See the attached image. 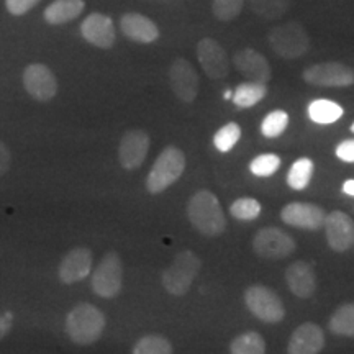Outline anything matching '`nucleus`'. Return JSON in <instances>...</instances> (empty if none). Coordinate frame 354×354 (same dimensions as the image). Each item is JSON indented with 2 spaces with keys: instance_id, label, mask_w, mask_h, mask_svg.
<instances>
[{
  "instance_id": "6e6552de",
  "label": "nucleus",
  "mask_w": 354,
  "mask_h": 354,
  "mask_svg": "<svg viewBox=\"0 0 354 354\" xmlns=\"http://www.w3.org/2000/svg\"><path fill=\"white\" fill-rule=\"evenodd\" d=\"M295 240L276 227L261 228L253 238V250L259 258L284 259L295 251Z\"/></svg>"
},
{
  "instance_id": "4be33fe9",
  "label": "nucleus",
  "mask_w": 354,
  "mask_h": 354,
  "mask_svg": "<svg viewBox=\"0 0 354 354\" xmlns=\"http://www.w3.org/2000/svg\"><path fill=\"white\" fill-rule=\"evenodd\" d=\"M86 2L84 0H55L44 8V20L50 25H63L81 15Z\"/></svg>"
},
{
  "instance_id": "2eb2a0df",
  "label": "nucleus",
  "mask_w": 354,
  "mask_h": 354,
  "mask_svg": "<svg viewBox=\"0 0 354 354\" xmlns=\"http://www.w3.org/2000/svg\"><path fill=\"white\" fill-rule=\"evenodd\" d=\"M325 230L328 245L336 253H344L354 245V223L344 212L335 210L326 215Z\"/></svg>"
},
{
  "instance_id": "5701e85b",
  "label": "nucleus",
  "mask_w": 354,
  "mask_h": 354,
  "mask_svg": "<svg viewBox=\"0 0 354 354\" xmlns=\"http://www.w3.org/2000/svg\"><path fill=\"white\" fill-rule=\"evenodd\" d=\"M266 92H268L266 84L248 81V82L240 84V86L236 87V91L233 92L232 99L236 107L250 109V107H254L256 104H259V102L264 99Z\"/></svg>"
},
{
  "instance_id": "f257e3e1",
  "label": "nucleus",
  "mask_w": 354,
  "mask_h": 354,
  "mask_svg": "<svg viewBox=\"0 0 354 354\" xmlns=\"http://www.w3.org/2000/svg\"><path fill=\"white\" fill-rule=\"evenodd\" d=\"M187 216L190 225L203 236H220L227 228V218L221 210L218 198L210 190H198L189 198Z\"/></svg>"
},
{
  "instance_id": "c9c22d12",
  "label": "nucleus",
  "mask_w": 354,
  "mask_h": 354,
  "mask_svg": "<svg viewBox=\"0 0 354 354\" xmlns=\"http://www.w3.org/2000/svg\"><path fill=\"white\" fill-rule=\"evenodd\" d=\"M336 156L344 162H354V140H344L336 148Z\"/></svg>"
},
{
  "instance_id": "f8f14e48",
  "label": "nucleus",
  "mask_w": 354,
  "mask_h": 354,
  "mask_svg": "<svg viewBox=\"0 0 354 354\" xmlns=\"http://www.w3.org/2000/svg\"><path fill=\"white\" fill-rule=\"evenodd\" d=\"M149 135L145 130H130L122 136L120 146H118V159L123 169L133 171L138 169L148 156Z\"/></svg>"
},
{
  "instance_id": "72a5a7b5",
  "label": "nucleus",
  "mask_w": 354,
  "mask_h": 354,
  "mask_svg": "<svg viewBox=\"0 0 354 354\" xmlns=\"http://www.w3.org/2000/svg\"><path fill=\"white\" fill-rule=\"evenodd\" d=\"M281 167V158L276 156V154L268 153V154H261V156L254 158L251 161L250 169L254 176L258 177H269L272 174H276Z\"/></svg>"
},
{
  "instance_id": "9d476101",
  "label": "nucleus",
  "mask_w": 354,
  "mask_h": 354,
  "mask_svg": "<svg viewBox=\"0 0 354 354\" xmlns=\"http://www.w3.org/2000/svg\"><path fill=\"white\" fill-rule=\"evenodd\" d=\"M281 220L289 227L317 232L325 227L326 212L317 203L292 202L281 210Z\"/></svg>"
},
{
  "instance_id": "393cba45",
  "label": "nucleus",
  "mask_w": 354,
  "mask_h": 354,
  "mask_svg": "<svg viewBox=\"0 0 354 354\" xmlns=\"http://www.w3.org/2000/svg\"><path fill=\"white\" fill-rule=\"evenodd\" d=\"M330 330L335 335L354 338V302L343 304L330 318Z\"/></svg>"
},
{
  "instance_id": "1a4fd4ad",
  "label": "nucleus",
  "mask_w": 354,
  "mask_h": 354,
  "mask_svg": "<svg viewBox=\"0 0 354 354\" xmlns=\"http://www.w3.org/2000/svg\"><path fill=\"white\" fill-rule=\"evenodd\" d=\"M304 79L318 87H349L354 84V69L342 63H320L305 68Z\"/></svg>"
},
{
  "instance_id": "dca6fc26",
  "label": "nucleus",
  "mask_w": 354,
  "mask_h": 354,
  "mask_svg": "<svg viewBox=\"0 0 354 354\" xmlns=\"http://www.w3.org/2000/svg\"><path fill=\"white\" fill-rule=\"evenodd\" d=\"M92 253L88 248L77 246L73 248L68 254L61 261L59 269H57V276L63 284H76V282L86 279L91 274L92 269Z\"/></svg>"
},
{
  "instance_id": "f03ea898",
  "label": "nucleus",
  "mask_w": 354,
  "mask_h": 354,
  "mask_svg": "<svg viewBox=\"0 0 354 354\" xmlns=\"http://www.w3.org/2000/svg\"><path fill=\"white\" fill-rule=\"evenodd\" d=\"M105 328V317L91 304H79L66 318V331L71 342L79 346H91L99 342Z\"/></svg>"
},
{
  "instance_id": "ea45409f",
  "label": "nucleus",
  "mask_w": 354,
  "mask_h": 354,
  "mask_svg": "<svg viewBox=\"0 0 354 354\" xmlns=\"http://www.w3.org/2000/svg\"><path fill=\"white\" fill-rule=\"evenodd\" d=\"M223 97H225V99H227V100H228V99H232V97H233V92H232V91H227V92H225V95H223Z\"/></svg>"
},
{
  "instance_id": "cd10ccee",
  "label": "nucleus",
  "mask_w": 354,
  "mask_h": 354,
  "mask_svg": "<svg viewBox=\"0 0 354 354\" xmlns=\"http://www.w3.org/2000/svg\"><path fill=\"white\" fill-rule=\"evenodd\" d=\"M172 351L171 342L161 335H146L133 346V354H171Z\"/></svg>"
},
{
  "instance_id": "58836bf2",
  "label": "nucleus",
  "mask_w": 354,
  "mask_h": 354,
  "mask_svg": "<svg viewBox=\"0 0 354 354\" xmlns=\"http://www.w3.org/2000/svg\"><path fill=\"white\" fill-rule=\"evenodd\" d=\"M343 190L348 194V196L354 197V179H349L343 184Z\"/></svg>"
},
{
  "instance_id": "bb28decb",
  "label": "nucleus",
  "mask_w": 354,
  "mask_h": 354,
  "mask_svg": "<svg viewBox=\"0 0 354 354\" xmlns=\"http://www.w3.org/2000/svg\"><path fill=\"white\" fill-rule=\"evenodd\" d=\"M313 174V161L308 158H300L287 172V184L294 190H304L310 184Z\"/></svg>"
},
{
  "instance_id": "a878e982",
  "label": "nucleus",
  "mask_w": 354,
  "mask_h": 354,
  "mask_svg": "<svg viewBox=\"0 0 354 354\" xmlns=\"http://www.w3.org/2000/svg\"><path fill=\"white\" fill-rule=\"evenodd\" d=\"M230 351L233 354H264L266 342L258 331H246L233 339L230 344Z\"/></svg>"
},
{
  "instance_id": "e433bc0d",
  "label": "nucleus",
  "mask_w": 354,
  "mask_h": 354,
  "mask_svg": "<svg viewBox=\"0 0 354 354\" xmlns=\"http://www.w3.org/2000/svg\"><path fill=\"white\" fill-rule=\"evenodd\" d=\"M10 162H12L10 149H8L7 146L0 141V176H3L8 171Z\"/></svg>"
},
{
  "instance_id": "9b49d317",
  "label": "nucleus",
  "mask_w": 354,
  "mask_h": 354,
  "mask_svg": "<svg viewBox=\"0 0 354 354\" xmlns=\"http://www.w3.org/2000/svg\"><path fill=\"white\" fill-rule=\"evenodd\" d=\"M25 91L38 102H48L57 94V81L55 73L48 66L33 63L24 71Z\"/></svg>"
},
{
  "instance_id": "473e14b6",
  "label": "nucleus",
  "mask_w": 354,
  "mask_h": 354,
  "mask_svg": "<svg viewBox=\"0 0 354 354\" xmlns=\"http://www.w3.org/2000/svg\"><path fill=\"white\" fill-rule=\"evenodd\" d=\"M245 0H214L212 12L220 21H232L240 15Z\"/></svg>"
},
{
  "instance_id": "a19ab883",
  "label": "nucleus",
  "mask_w": 354,
  "mask_h": 354,
  "mask_svg": "<svg viewBox=\"0 0 354 354\" xmlns=\"http://www.w3.org/2000/svg\"><path fill=\"white\" fill-rule=\"evenodd\" d=\"M351 131L354 133V123H353V125H351Z\"/></svg>"
},
{
  "instance_id": "f3484780",
  "label": "nucleus",
  "mask_w": 354,
  "mask_h": 354,
  "mask_svg": "<svg viewBox=\"0 0 354 354\" xmlns=\"http://www.w3.org/2000/svg\"><path fill=\"white\" fill-rule=\"evenodd\" d=\"M233 63L236 69L240 71L241 76H245L248 81H254L261 84H268L272 77L271 64L268 59L253 48H245L238 51L233 57Z\"/></svg>"
},
{
  "instance_id": "4468645a",
  "label": "nucleus",
  "mask_w": 354,
  "mask_h": 354,
  "mask_svg": "<svg viewBox=\"0 0 354 354\" xmlns=\"http://www.w3.org/2000/svg\"><path fill=\"white\" fill-rule=\"evenodd\" d=\"M197 57L203 73L210 79H223L230 73V59L223 46L212 38H203L197 44Z\"/></svg>"
},
{
  "instance_id": "6ab92c4d",
  "label": "nucleus",
  "mask_w": 354,
  "mask_h": 354,
  "mask_svg": "<svg viewBox=\"0 0 354 354\" xmlns=\"http://www.w3.org/2000/svg\"><path fill=\"white\" fill-rule=\"evenodd\" d=\"M325 348V333L315 323L307 322L297 326L289 339L290 354H318Z\"/></svg>"
},
{
  "instance_id": "4c0bfd02",
  "label": "nucleus",
  "mask_w": 354,
  "mask_h": 354,
  "mask_svg": "<svg viewBox=\"0 0 354 354\" xmlns=\"http://www.w3.org/2000/svg\"><path fill=\"white\" fill-rule=\"evenodd\" d=\"M12 328V317L8 315H0V339L6 338L8 331Z\"/></svg>"
},
{
  "instance_id": "c85d7f7f",
  "label": "nucleus",
  "mask_w": 354,
  "mask_h": 354,
  "mask_svg": "<svg viewBox=\"0 0 354 354\" xmlns=\"http://www.w3.org/2000/svg\"><path fill=\"white\" fill-rule=\"evenodd\" d=\"M289 125V115L284 110H272L266 115V118L261 123V133L266 138H277L286 131Z\"/></svg>"
},
{
  "instance_id": "2f4dec72",
  "label": "nucleus",
  "mask_w": 354,
  "mask_h": 354,
  "mask_svg": "<svg viewBox=\"0 0 354 354\" xmlns=\"http://www.w3.org/2000/svg\"><path fill=\"white\" fill-rule=\"evenodd\" d=\"M230 214L236 220H256L261 214V203L251 197L238 198L230 205Z\"/></svg>"
},
{
  "instance_id": "0eeeda50",
  "label": "nucleus",
  "mask_w": 354,
  "mask_h": 354,
  "mask_svg": "<svg viewBox=\"0 0 354 354\" xmlns=\"http://www.w3.org/2000/svg\"><path fill=\"white\" fill-rule=\"evenodd\" d=\"M92 290L99 297L113 299L120 294L123 286V263L122 258L113 251L104 256L100 264L92 274Z\"/></svg>"
},
{
  "instance_id": "f704fd0d",
  "label": "nucleus",
  "mask_w": 354,
  "mask_h": 354,
  "mask_svg": "<svg viewBox=\"0 0 354 354\" xmlns=\"http://www.w3.org/2000/svg\"><path fill=\"white\" fill-rule=\"evenodd\" d=\"M39 2L41 0H6V7L8 13L15 17H21L32 10L35 6H38Z\"/></svg>"
},
{
  "instance_id": "ddd939ff",
  "label": "nucleus",
  "mask_w": 354,
  "mask_h": 354,
  "mask_svg": "<svg viewBox=\"0 0 354 354\" xmlns=\"http://www.w3.org/2000/svg\"><path fill=\"white\" fill-rule=\"evenodd\" d=\"M169 84L179 100L190 104L197 99L198 76L194 66L184 57H177L169 68Z\"/></svg>"
},
{
  "instance_id": "b1692460",
  "label": "nucleus",
  "mask_w": 354,
  "mask_h": 354,
  "mask_svg": "<svg viewBox=\"0 0 354 354\" xmlns=\"http://www.w3.org/2000/svg\"><path fill=\"white\" fill-rule=\"evenodd\" d=\"M308 117L310 120L320 123V125H330L343 117V109L335 102L320 99L308 105Z\"/></svg>"
},
{
  "instance_id": "412c9836",
  "label": "nucleus",
  "mask_w": 354,
  "mask_h": 354,
  "mask_svg": "<svg viewBox=\"0 0 354 354\" xmlns=\"http://www.w3.org/2000/svg\"><path fill=\"white\" fill-rule=\"evenodd\" d=\"M120 28L127 38L136 43L148 44L159 38L156 24L141 13H125L120 20Z\"/></svg>"
},
{
  "instance_id": "7c9ffc66",
  "label": "nucleus",
  "mask_w": 354,
  "mask_h": 354,
  "mask_svg": "<svg viewBox=\"0 0 354 354\" xmlns=\"http://www.w3.org/2000/svg\"><path fill=\"white\" fill-rule=\"evenodd\" d=\"M240 138H241V128L238 123L232 122V123H227V125H223L218 131L215 133L214 145L218 151L228 153L230 149L240 141Z\"/></svg>"
},
{
  "instance_id": "aec40b11",
  "label": "nucleus",
  "mask_w": 354,
  "mask_h": 354,
  "mask_svg": "<svg viewBox=\"0 0 354 354\" xmlns=\"http://www.w3.org/2000/svg\"><path fill=\"white\" fill-rule=\"evenodd\" d=\"M286 282L290 292L299 299H310L317 290V276L305 261H295L286 269Z\"/></svg>"
},
{
  "instance_id": "423d86ee",
  "label": "nucleus",
  "mask_w": 354,
  "mask_h": 354,
  "mask_svg": "<svg viewBox=\"0 0 354 354\" xmlns=\"http://www.w3.org/2000/svg\"><path fill=\"white\" fill-rule=\"evenodd\" d=\"M245 304L256 318L266 323H279L286 317L281 297L266 286H251L245 292Z\"/></svg>"
},
{
  "instance_id": "7ed1b4c3",
  "label": "nucleus",
  "mask_w": 354,
  "mask_h": 354,
  "mask_svg": "<svg viewBox=\"0 0 354 354\" xmlns=\"http://www.w3.org/2000/svg\"><path fill=\"white\" fill-rule=\"evenodd\" d=\"M185 169V156L176 146H167L159 154L146 177V189L149 194H161L179 180Z\"/></svg>"
},
{
  "instance_id": "39448f33",
  "label": "nucleus",
  "mask_w": 354,
  "mask_h": 354,
  "mask_svg": "<svg viewBox=\"0 0 354 354\" xmlns=\"http://www.w3.org/2000/svg\"><path fill=\"white\" fill-rule=\"evenodd\" d=\"M268 39L272 51L284 59H297L310 50L308 33L297 21L277 25L269 32Z\"/></svg>"
},
{
  "instance_id": "a211bd4d",
  "label": "nucleus",
  "mask_w": 354,
  "mask_h": 354,
  "mask_svg": "<svg viewBox=\"0 0 354 354\" xmlns=\"http://www.w3.org/2000/svg\"><path fill=\"white\" fill-rule=\"evenodd\" d=\"M81 33L86 41L94 44L102 50H109L113 46L115 38V25L110 17L104 13H91L81 25Z\"/></svg>"
},
{
  "instance_id": "20e7f679",
  "label": "nucleus",
  "mask_w": 354,
  "mask_h": 354,
  "mask_svg": "<svg viewBox=\"0 0 354 354\" xmlns=\"http://www.w3.org/2000/svg\"><path fill=\"white\" fill-rule=\"evenodd\" d=\"M201 266V258L196 253L183 251V253L176 256L169 268L165 269V272H162V287L176 297L185 295L198 276Z\"/></svg>"
},
{
  "instance_id": "c756f323",
  "label": "nucleus",
  "mask_w": 354,
  "mask_h": 354,
  "mask_svg": "<svg viewBox=\"0 0 354 354\" xmlns=\"http://www.w3.org/2000/svg\"><path fill=\"white\" fill-rule=\"evenodd\" d=\"M250 6L263 19L274 20L287 12L289 0H250Z\"/></svg>"
}]
</instances>
